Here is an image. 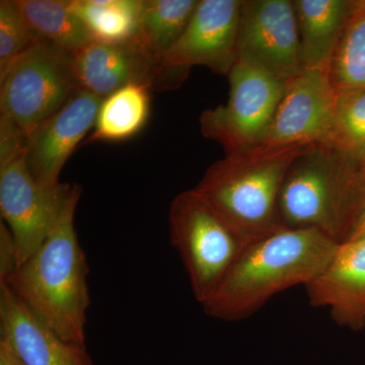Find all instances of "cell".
<instances>
[{
    "instance_id": "7402d4cb",
    "label": "cell",
    "mask_w": 365,
    "mask_h": 365,
    "mask_svg": "<svg viewBox=\"0 0 365 365\" xmlns=\"http://www.w3.org/2000/svg\"><path fill=\"white\" fill-rule=\"evenodd\" d=\"M329 145L365 163V88L337 91Z\"/></svg>"
},
{
    "instance_id": "4fadbf2b",
    "label": "cell",
    "mask_w": 365,
    "mask_h": 365,
    "mask_svg": "<svg viewBox=\"0 0 365 365\" xmlns=\"http://www.w3.org/2000/svg\"><path fill=\"white\" fill-rule=\"evenodd\" d=\"M101 103L102 98L78 90L58 112L28 136L26 165L41 186H58L67 160L93 129Z\"/></svg>"
},
{
    "instance_id": "603a6c76",
    "label": "cell",
    "mask_w": 365,
    "mask_h": 365,
    "mask_svg": "<svg viewBox=\"0 0 365 365\" xmlns=\"http://www.w3.org/2000/svg\"><path fill=\"white\" fill-rule=\"evenodd\" d=\"M41 41L28 26L14 0L0 1V76L14 60Z\"/></svg>"
},
{
    "instance_id": "484cf974",
    "label": "cell",
    "mask_w": 365,
    "mask_h": 365,
    "mask_svg": "<svg viewBox=\"0 0 365 365\" xmlns=\"http://www.w3.org/2000/svg\"><path fill=\"white\" fill-rule=\"evenodd\" d=\"M0 365H24L14 350L2 340H0Z\"/></svg>"
},
{
    "instance_id": "ffe728a7",
    "label": "cell",
    "mask_w": 365,
    "mask_h": 365,
    "mask_svg": "<svg viewBox=\"0 0 365 365\" xmlns=\"http://www.w3.org/2000/svg\"><path fill=\"white\" fill-rule=\"evenodd\" d=\"M24 19L40 40L67 52L91 41L90 34L69 7L68 0H14Z\"/></svg>"
},
{
    "instance_id": "5b68a950",
    "label": "cell",
    "mask_w": 365,
    "mask_h": 365,
    "mask_svg": "<svg viewBox=\"0 0 365 365\" xmlns=\"http://www.w3.org/2000/svg\"><path fill=\"white\" fill-rule=\"evenodd\" d=\"M169 227L170 242L186 268L194 297L202 306L220 287L246 242L195 189L175 197Z\"/></svg>"
},
{
    "instance_id": "cb8c5ba5",
    "label": "cell",
    "mask_w": 365,
    "mask_h": 365,
    "mask_svg": "<svg viewBox=\"0 0 365 365\" xmlns=\"http://www.w3.org/2000/svg\"><path fill=\"white\" fill-rule=\"evenodd\" d=\"M28 136L9 118L0 116V163L26 155Z\"/></svg>"
},
{
    "instance_id": "52a82bcc",
    "label": "cell",
    "mask_w": 365,
    "mask_h": 365,
    "mask_svg": "<svg viewBox=\"0 0 365 365\" xmlns=\"http://www.w3.org/2000/svg\"><path fill=\"white\" fill-rule=\"evenodd\" d=\"M227 78V104L205 110L199 120L202 135L227 155L264 143L287 88L285 81L239 61Z\"/></svg>"
},
{
    "instance_id": "277c9868",
    "label": "cell",
    "mask_w": 365,
    "mask_h": 365,
    "mask_svg": "<svg viewBox=\"0 0 365 365\" xmlns=\"http://www.w3.org/2000/svg\"><path fill=\"white\" fill-rule=\"evenodd\" d=\"M307 146H254L228 153L208 168L195 187L247 245L284 230L279 216L283 182Z\"/></svg>"
},
{
    "instance_id": "30bf717a",
    "label": "cell",
    "mask_w": 365,
    "mask_h": 365,
    "mask_svg": "<svg viewBox=\"0 0 365 365\" xmlns=\"http://www.w3.org/2000/svg\"><path fill=\"white\" fill-rule=\"evenodd\" d=\"M72 74L78 91L105 98L115 91L141 83L155 90L182 85L188 74L163 66L131 42L104 44L90 41L69 52Z\"/></svg>"
},
{
    "instance_id": "44dd1931",
    "label": "cell",
    "mask_w": 365,
    "mask_h": 365,
    "mask_svg": "<svg viewBox=\"0 0 365 365\" xmlns=\"http://www.w3.org/2000/svg\"><path fill=\"white\" fill-rule=\"evenodd\" d=\"M328 72L337 91L365 88V0H357Z\"/></svg>"
},
{
    "instance_id": "d6986e66",
    "label": "cell",
    "mask_w": 365,
    "mask_h": 365,
    "mask_svg": "<svg viewBox=\"0 0 365 365\" xmlns=\"http://www.w3.org/2000/svg\"><path fill=\"white\" fill-rule=\"evenodd\" d=\"M91 41L104 44L130 42L138 28L143 0H68Z\"/></svg>"
},
{
    "instance_id": "ac0fdd59",
    "label": "cell",
    "mask_w": 365,
    "mask_h": 365,
    "mask_svg": "<svg viewBox=\"0 0 365 365\" xmlns=\"http://www.w3.org/2000/svg\"><path fill=\"white\" fill-rule=\"evenodd\" d=\"M150 86L132 83L103 98L91 141H123L135 136L150 113Z\"/></svg>"
},
{
    "instance_id": "83f0119b",
    "label": "cell",
    "mask_w": 365,
    "mask_h": 365,
    "mask_svg": "<svg viewBox=\"0 0 365 365\" xmlns=\"http://www.w3.org/2000/svg\"><path fill=\"white\" fill-rule=\"evenodd\" d=\"M364 172H365V163H364Z\"/></svg>"
},
{
    "instance_id": "8992f818",
    "label": "cell",
    "mask_w": 365,
    "mask_h": 365,
    "mask_svg": "<svg viewBox=\"0 0 365 365\" xmlns=\"http://www.w3.org/2000/svg\"><path fill=\"white\" fill-rule=\"evenodd\" d=\"M1 115L26 136L78 91L69 52L41 40L0 76Z\"/></svg>"
},
{
    "instance_id": "d4e9b609",
    "label": "cell",
    "mask_w": 365,
    "mask_h": 365,
    "mask_svg": "<svg viewBox=\"0 0 365 365\" xmlns=\"http://www.w3.org/2000/svg\"><path fill=\"white\" fill-rule=\"evenodd\" d=\"M19 268L18 247L13 234L4 222L0 223V281H4Z\"/></svg>"
},
{
    "instance_id": "3957f363",
    "label": "cell",
    "mask_w": 365,
    "mask_h": 365,
    "mask_svg": "<svg viewBox=\"0 0 365 365\" xmlns=\"http://www.w3.org/2000/svg\"><path fill=\"white\" fill-rule=\"evenodd\" d=\"M278 209L284 228L347 242L365 210L364 165L329 144L307 146L287 170Z\"/></svg>"
},
{
    "instance_id": "e0dca14e",
    "label": "cell",
    "mask_w": 365,
    "mask_h": 365,
    "mask_svg": "<svg viewBox=\"0 0 365 365\" xmlns=\"http://www.w3.org/2000/svg\"><path fill=\"white\" fill-rule=\"evenodd\" d=\"M199 0H143L132 44L163 60L182 37Z\"/></svg>"
},
{
    "instance_id": "7c38bea8",
    "label": "cell",
    "mask_w": 365,
    "mask_h": 365,
    "mask_svg": "<svg viewBox=\"0 0 365 365\" xmlns=\"http://www.w3.org/2000/svg\"><path fill=\"white\" fill-rule=\"evenodd\" d=\"M242 0H199L186 30L163 58L168 68L190 72L208 67L228 76L237 62Z\"/></svg>"
},
{
    "instance_id": "ba28073f",
    "label": "cell",
    "mask_w": 365,
    "mask_h": 365,
    "mask_svg": "<svg viewBox=\"0 0 365 365\" xmlns=\"http://www.w3.org/2000/svg\"><path fill=\"white\" fill-rule=\"evenodd\" d=\"M26 155L0 163V212L18 247L19 267L42 246L81 187L46 188L35 181Z\"/></svg>"
},
{
    "instance_id": "7a4b0ae2",
    "label": "cell",
    "mask_w": 365,
    "mask_h": 365,
    "mask_svg": "<svg viewBox=\"0 0 365 365\" xmlns=\"http://www.w3.org/2000/svg\"><path fill=\"white\" fill-rule=\"evenodd\" d=\"M81 194L71 199L42 246L0 282L6 283L60 338L86 347L91 304L88 267L74 228Z\"/></svg>"
},
{
    "instance_id": "6da1fadb",
    "label": "cell",
    "mask_w": 365,
    "mask_h": 365,
    "mask_svg": "<svg viewBox=\"0 0 365 365\" xmlns=\"http://www.w3.org/2000/svg\"><path fill=\"white\" fill-rule=\"evenodd\" d=\"M338 246L317 230L289 228L251 242L204 302V313L227 322L248 319L276 294L309 284Z\"/></svg>"
},
{
    "instance_id": "4316f807",
    "label": "cell",
    "mask_w": 365,
    "mask_h": 365,
    "mask_svg": "<svg viewBox=\"0 0 365 365\" xmlns=\"http://www.w3.org/2000/svg\"><path fill=\"white\" fill-rule=\"evenodd\" d=\"M365 237V210L362 213L361 217L359 218L356 227L353 230L348 241H356V240L364 239ZM347 241V242H348Z\"/></svg>"
},
{
    "instance_id": "9a60e30c",
    "label": "cell",
    "mask_w": 365,
    "mask_h": 365,
    "mask_svg": "<svg viewBox=\"0 0 365 365\" xmlns=\"http://www.w3.org/2000/svg\"><path fill=\"white\" fill-rule=\"evenodd\" d=\"M309 304L325 307L340 327L365 328V237L340 244L325 269L307 284Z\"/></svg>"
},
{
    "instance_id": "5bb4252c",
    "label": "cell",
    "mask_w": 365,
    "mask_h": 365,
    "mask_svg": "<svg viewBox=\"0 0 365 365\" xmlns=\"http://www.w3.org/2000/svg\"><path fill=\"white\" fill-rule=\"evenodd\" d=\"M0 340L24 365H93L85 346L60 338L4 282H0Z\"/></svg>"
},
{
    "instance_id": "8fae6325",
    "label": "cell",
    "mask_w": 365,
    "mask_h": 365,
    "mask_svg": "<svg viewBox=\"0 0 365 365\" xmlns=\"http://www.w3.org/2000/svg\"><path fill=\"white\" fill-rule=\"evenodd\" d=\"M337 90L328 68H306L287 83L267 137L269 146L327 144L335 113Z\"/></svg>"
},
{
    "instance_id": "9c48e42d",
    "label": "cell",
    "mask_w": 365,
    "mask_h": 365,
    "mask_svg": "<svg viewBox=\"0 0 365 365\" xmlns=\"http://www.w3.org/2000/svg\"><path fill=\"white\" fill-rule=\"evenodd\" d=\"M237 61L287 83L304 71L292 0H242Z\"/></svg>"
},
{
    "instance_id": "2e32d148",
    "label": "cell",
    "mask_w": 365,
    "mask_h": 365,
    "mask_svg": "<svg viewBox=\"0 0 365 365\" xmlns=\"http://www.w3.org/2000/svg\"><path fill=\"white\" fill-rule=\"evenodd\" d=\"M302 63L328 68L357 0H294Z\"/></svg>"
}]
</instances>
